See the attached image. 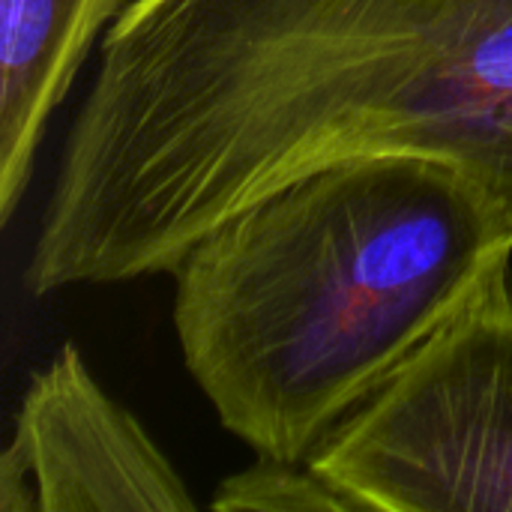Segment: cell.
Wrapping results in <instances>:
<instances>
[{"mask_svg": "<svg viewBox=\"0 0 512 512\" xmlns=\"http://www.w3.org/2000/svg\"><path fill=\"white\" fill-rule=\"evenodd\" d=\"M375 156L465 171L512 231V0H129L24 285L171 273L273 189Z\"/></svg>", "mask_w": 512, "mask_h": 512, "instance_id": "cell-1", "label": "cell"}, {"mask_svg": "<svg viewBox=\"0 0 512 512\" xmlns=\"http://www.w3.org/2000/svg\"><path fill=\"white\" fill-rule=\"evenodd\" d=\"M510 261V225L465 171L354 159L207 231L171 270V321L219 423L309 462Z\"/></svg>", "mask_w": 512, "mask_h": 512, "instance_id": "cell-2", "label": "cell"}, {"mask_svg": "<svg viewBox=\"0 0 512 512\" xmlns=\"http://www.w3.org/2000/svg\"><path fill=\"white\" fill-rule=\"evenodd\" d=\"M309 465L357 512H512L510 267L360 405Z\"/></svg>", "mask_w": 512, "mask_h": 512, "instance_id": "cell-3", "label": "cell"}, {"mask_svg": "<svg viewBox=\"0 0 512 512\" xmlns=\"http://www.w3.org/2000/svg\"><path fill=\"white\" fill-rule=\"evenodd\" d=\"M198 501L150 432L69 342L42 366L0 456V512H192Z\"/></svg>", "mask_w": 512, "mask_h": 512, "instance_id": "cell-4", "label": "cell"}, {"mask_svg": "<svg viewBox=\"0 0 512 512\" xmlns=\"http://www.w3.org/2000/svg\"><path fill=\"white\" fill-rule=\"evenodd\" d=\"M129 0H0V222L9 225L36 153L93 45Z\"/></svg>", "mask_w": 512, "mask_h": 512, "instance_id": "cell-5", "label": "cell"}, {"mask_svg": "<svg viewBox=\"0 0 512 512\" xmlns=\"http://www.w3.org/2000/svg\"><path fill=\"white\" fill-rule=\"evenodd\" d=\"M219 512H357L348 495L327 483L309 462L258 456L255 465L225 477L210 498Z\"/></svg>", "mask_w": 512, "mask_h": 512, "instance_id": "cell-6", "label": "cell"}]
</instances>
